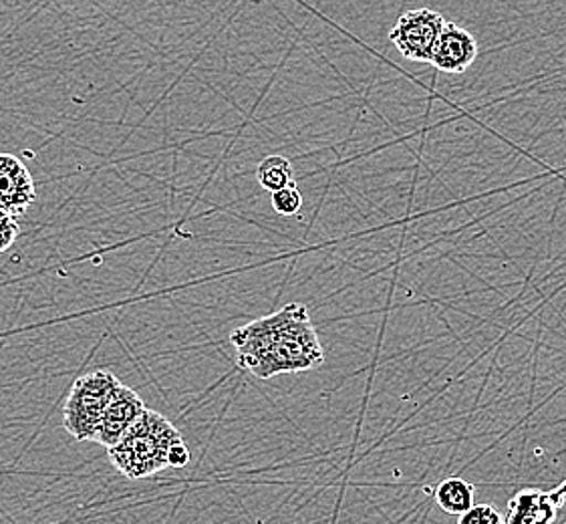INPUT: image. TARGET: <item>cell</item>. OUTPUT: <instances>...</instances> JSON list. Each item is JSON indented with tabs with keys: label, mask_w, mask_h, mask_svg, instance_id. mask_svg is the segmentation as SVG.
<instances>
[{
	"label": "cell",
	"mask_w": 566,
	"mask_h": 524,
	"mask_svg": "<svg viewBox=\"0 0 566 524\" xmlns=\"http://www.w3.org/2000/svg\"><path fill=\"white\" fill-rule=\"evenodd\" d=\"M36 198L33 176L23 160L12 154H0V210L19 218Z\"/></svg>",
	"instance_id": "5"
},
{
	"label": "cell",
	"mask_w": 566,
	"mask_h": 524,
	"mask_svg": "<svg viewBox=\"0 0 566 524\" xmlns=\"http://www.w3.org/2000/svg\"><path fill=\"white\" fill-rule=\"evenodd\" d=\"M19 237H21V227L17 218L0 210V254L9 251Z\"/></svg>",
	"instance_id": "12"
},
{
	"label": "cell",
	"mask_w": 566,
	"mask_h": 524,
	"mask_svg": "<svg viewBox=\"0 0 566 524\" xmlns=\"http://www.w3.org/2000/svg\"><path fill=\"white\" fill-rule=\"evenodd\" d=\"M436 502L443 513L462 516L474 506V486L458 476L446 479L436 489Z\"/></svg>",
	"instance_id": "8"
},
{
	"label": "cell",
	"mask_w": 566,
	"mask_h": 524,
	"mask_svg": "<svg viewBox=\"0 0 566 524\" xmlns=\"http://www.w3.org/2000/svg\"><path fill=\"white\" fill-rule=\"evenodd\" d=\"M230 343L240 367L259 379L311 371L325 364L317 331L301 303H289L276 313L250 321L232 331Z\"/></svg>",
	"instance_id": "1"
},
{
	"label": "cell",
	"mask_w": 566,
	"mask_h": 524,
	"mask_svg": "<svg viewBox=\"0 0 566 524\" xmlns=\"http://www.w3.org/2000/svg\"><path fill=\"white\" fill-rule=\"evenodd\" d=\"M446 24L448 21L440 12L431 9H413V11L403 12L397 19L394 29L389 31V41L409 61L431 63Z\"/></svg>",
	"instance_id": "4"
},
{
	"label": "cell",
	"mask_w": 566,
	"mask_h": 524,
	"mask_svg": "<svg viewBox=\"0 0 566 524\" xmlns=\"http://www.w3.org/2000/svg\"><path fill=\"white\" fill-rule=\"evenodd\" d=\"M192 454L188 450V446L180 442V444L174 446L170 450V468H184L190 464Z\"/></svg>",
	"instance_id": "13"
},
{
	"label": "cell",
	"mask_w": 566,
	"mask_h": 524,
	"mask_svg": "<svg viewBox=\"0 0 566 524\" xmlns=\"http://www.w3.org/2000/svg\"><path fill=\"white\" fill-rule=\"evenodd\" d=\"M460 524H506V521L502 518V514L494 506L478 504V506H472L468 513L462 514Z\"/></svg>",
	"instance_id": "11"
},
{
	"label": "cell",
	"mask_w": 566,
	"mask_h": 524,
	"mask_svg": "<svg viewBox=\"0 0 566 524\" xmlns=\"http://www.w3.org/2000/svg\"><path fill=\"white\" fill-rule=\"evenodd\" d=\"M256 180L266 192H279L293 182V164L283 156H269L256 168Z\"/></svg>",
	"instance_id": "9"
},
{
	"label": "cell",
	"mask_w": 566,
	"mask_h": 524,
	"mask_svg": "<svg viewBox=\"0 0 566 524\" xmlns=\"http://www.w3.org/2000/svg\"><path fill=\"white\" fill-rule=\"evenodd\" d=\"M272 208L281 214V217H296L303 208V195L298 192L295 184L286 186L283 190L272 195Z\"/></svg>",
	"instance_id": "10"
},
{
	"label": "cell",
	"mask_w": 566,
	"mask_h": 524,
	"mask_svg": "<svg viewBox=\"0 0 566 524\" xmlns=\"http://www.w3.org/2000/svg\"><path fill=\"white\" fill-rule=\"evenodd\" d=\"M180 442L181 433L166 416L146 410L119 444L107 452L109 462L127 479H149L170 468V450Z\"/></svg>",
	"instance_id": "2"
},
{
	"label": "cell",
	"mask_w": 566,
	"mask_h": 524,
	"mask_svg": "<svg viewBox=\"0 0 566 524\" xmlns=\"http://www.w3.org/2000/svg\"><path fill=\"white\" fill-rule=\"evenodd\" d=\"M478 57V41L474 34L460 24L448 23L436 46L431 65L442 73H464Z\"/></svg>",
	"instance_id": "7"
},
{
	"label": "cell",
	"mask_w": 566,
	"mask_h": 524,
	"mask_svg": "<svg viewBox=\"0 0 566 524\" xmlns=\"http://www.w3.org/2000/svg\"><path fill=\"white\" fill-rule=\"evenodd\" d=\"M124 384L107 369L75 379L63 408V426L75 440L95 442L105 411Z\"/></svg>",
	"instance_id": "3"
},
{
	"label": "cell",
	"mask_w": 566,
	"mask_h": 524,
	"mask_svg": "<svg viewBox=\"0 0 566 524\" xmlns=\"http://www.w3.org/2000/svg\"><path fill=\"white\" fill-rule=\"evenodd\" d=\"M146 410L148 408L136 389L122 386L103 416L95 442L105 446L107 450L119 444V440L136 426L137 420L144 416Z\"/></svg>",
	"instance_id": "6"
}]
</instances>
